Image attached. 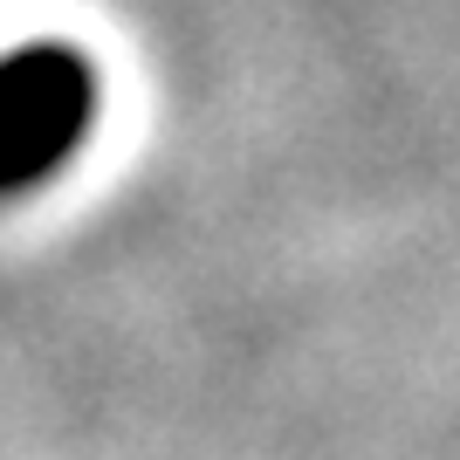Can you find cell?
<instances>
[{"instance_id": "obj_1", "label": "cell", "mask_w": 460, "mask_h": 460, "mask_svg": "<svg viewBox=\"0 0 460 460\" xmlns=\"http://www.w3.org/2000/svg\"><path fill=\"white\" fill-rule=\"evenodd\" d=\"M103 124V69L83 41L35 35L0 56V207L56 186Z\"/></svg>"}]
</instances>
